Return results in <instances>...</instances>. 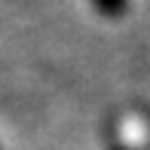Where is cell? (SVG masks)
<instances>
[{"instance_id": "1", "label": "cell", "mask_w": 150, "mask_h": 150, "mask_svg": "<svg viewBox=\"0 0 150 150\" xmlns=\"http://www.w3.org/2000/svg\"><path fill=\"white\" fill-rule=\"evenodd\" d=\"M92 6L107 18H120L122 12L129 9V0H92Z\"/></svg>"}, {"instance_id": "2", "label": "cell", "mask_w": 150, "mask_h": 150, "mask_svg": "<svg viewBox=\"0 0 150 150\" xmlns=\"http://www.w3.org/2000/svg\"><path fill=\"white\" fill-rule=\"evenodd\" d=\"M113 150H135V147H113Z\"/></svg>"}]
</instances>
